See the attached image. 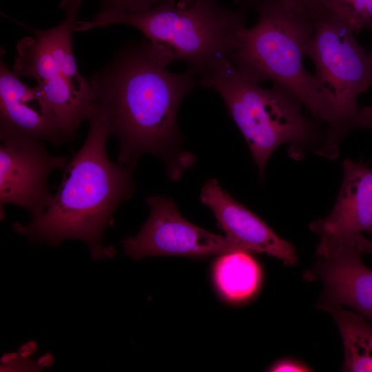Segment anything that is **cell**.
Masks as SVG:
<instances>
[{
	"instance_id": "44dd1931",
	"label": "cell",
	"mask_w": 372,
	"mask_h": 372,
	"mask_svg": "<svg viewBox=\"0 0 372 372\" xmlns=\"http://www.w3.org/2000/svg\"><path fill=\"white\" fill-rule=\"evenodd\" d=\"M355 242L362 254H372V239H368L361 234L356 238Z\"/></svg>"
},
{
	"instance_id": "ffe728a7",
	"label": "cell",
	"mask_w": 372,
	"mask_h": 372,
	"mask_svg": "<svg viewBox=\"0 0 372 372\" xmlns=\"http://www.w3.org/2000/svg\"><path fill=\"white\" fill-rule=\"evenodd\" d=\"M358 127L372 129V105L360 107Z\"/></svg>"
},
{
	"instance_id": "30bf717a",
	"label": "cell",
	"mask_w": 372,
	"mask_h": 372,
	"mask_svg": "<svg viewBox=\"0 0 372 372\" xmlns=\"http://www.w3.org/2000/svg\"><path fill=\"white\" fill-rule=\"evenodd\" d=\"M0 59V140L1 144L21 145L48 141L63 144L54 112L37 86L21 81Z\"/></svg>"
},
{
	"instance_id": "7402d4cb",
	"label": "cell",
	"mask_w": 372,
	"mask_h": 372,
	"mask_svg": "<svg viewBox=\"0 0 372 372\" xmlns=\"http://www.w3.org/2000/svg\"><path fill=\"white\" fill-rule=\"evenodd\" d=\"M194 2V0H179L176 3V6L179 8H187L190 6Z\"/></svg>"
},
{
	"instance_id": "7a4b0ae2",
	"label": "cell",
	"mask_w": 372,
	"mask_h": 372,
	"mask_svg": "<svg viewBox=\"0 0 372 372\" xmlns=\"http://www.w3.org/2000/svg\"><path fill=\"white\" fill-rule=\"evenodd\" d=\"M87 121V136L68 162L48 208L29 224H13V229L34 243L58 246L68 239L82 240L92 258L99 260L114 256V247L103 245V236L135 187L133 170L108 158V120L104 110L91 103Z\"/></svg>"
},
{
	"instance_id": "ac0fdd59",
	"label": "cell",
	"mask_w": 372,
	"mask_h": 372,
	"mask_svg": "<svg viewBox=\"0 0 372 372\" xmlns=\"http://www.w3.org/2000/svg\"><path fill=\"white\" fill-rule=\"evenodd\" d=\"M272 372H307L312 371L307 364L289 358L280 360L273 364L269 369Z\"/></svg>"
},
{
	"instance_id": "603a6c76",
	"label": "cell",
	"mask_w": 372,
	"mask_h": 372,
	"mask_svg": "<svg viewBox=\"0 0 372 372\" xmlns=\"http://www.w3.org/2000/svg\"><path fill=\"white\" fill-rule=\"evenodd\" d=\"M372 32V24L368 28ZM368 59L369 63L370 74H371V87H372V49L369 54H368Z\"/></svg>"
},
{
	"instance_id": "e0dca14e",
	"label": "cell",
	"mask_w": 372,
	"mask_h": 372,
	"mask_svg": "<svg viewBox=\"0 0 372 372\" xmlns=\"http://www.w3.org/2000/svg\"><path fill=\"white\" fill-rule=\"evenodd\" d=\"M160 0H101L99 13L131 14L146 10Z\"/></svg>"
},
{
	"instance_id": "6da1fadb",
	"label": "cell",
	"mask_w": 372,
	"mask_h": 372,
	"mask_svg": "<svg viewBox=\"0 0 372 372\" xmlns=\"http://www.w3.org/2000/svg\"><path fill=\"white\" fill-rule=\"evenodd\" d=\"M166 67L146 39L128 41L92 75L91 103L104 110L109 138L118 141L117 163L134 170L141 155L151 154L164 160L167 174L175 179L193 160L178 151L177 113L196 81L189 68L173 73Z\"/></svg>"
},
{
	"instance_id": "5bb4252c",
	"label": "cell",
	"mask_w": 372,
	"mask_h": 372,
	"mask_svg": "<svg viewBox=\"0 0 372 372\" xmlns=\"http://www.w3.org/2000/svg\"><path fill=\"white\" fill-rule=\"evenodd\" d=\"M252 254L236 249L224 254L213 267L214 283L219 293L231 302H241L252 298L258 291L262 271Z\"/></svg>"
},
{
	"instance_id": "7c38bea8",
	"label": "cell",
	"mask_w": 372,
	"mask_h": 372,
	"mask_svg": "<svg viewBox=\"0 0 372 372\" xmlns=\"http://www.w3.org/2000/svg\"><path fill=\"white\" fill-rule=\"evenodd\" d=\"M201 203L214 214L226 236L251 253L265 254L293 266L298 260L296 248L280 237L255 213L236 201L214 178L208 180L200 193Z\"/></svg>"
},
{
	"instance_id": "8992f818",
	"label": "cell",
	"mask_w": 372,
	"mask_h": 372,
	"mask_svg": "<svg viewBox=\"0 0 372 372\" xmlns=\"http://www.w3.org/2000/svg\"><path fill=\"white\" fill-rule=\"evenodd\" d=\"M82 0H62L65 17L58 25L39 30L8 17L25 28L33 37L20 40L13 72L34 79L55 116L63 144L75 138L81 123L87 121L91 104V84L79 72L72 50Z\"/></svg>"
},
{
	"instance_id": "2e32d148",
	"label": "cell",
	"mask_w": 372,
	"mask_h": 372,
	"mask_svg": "<svg viewBox=\"0 0 372 372\" xmlns=\"http://www.w3.org/2000/svg\"><path fill=\"white\" fill-rule=\"evenodd\" d=\"M315 7L344 21L354 34L372 24V0H316Z\"/></svg>"
},
{
	"instance_id": "d6986e66",
	"label": "cell",
	"mask_w": 372,
	"mask_h": 372,
	"mask_svg": "<svg viewBox=\"0 0 372 372\" xmlns=\"http://www.w3.org/2000/svg\"><path fill=\"white\" fill-rule=\"evenodd\" d=\"M316 0H283L290 8L303 12H310L315 6Z\"/></svg>"
},
{
	"instance_id": "3957f363",
	"label": "cell",
	"mask_w": 372,
	"mask_h": 372,
	"mask_svg": "<svg viewBox=\"0 0 372 372\" xmlns=\"http://www.w3.org/2000/svg\"><path fill=\"white\" fill-rule=\"evenodd\" d=\"M235 1L259 15L252 28L244 30L229 56L238 74L256 83L271 80L286 86L313 118L331 128L335 120L333 97L304 65L312 14L290 8L283 0Z\"/></svg>"
},
{
	"instance_id": "277c9868",
	"label": "cell",
	"mask_w": 372,
	"mask_h": 372,
	"mask_svg": "<svg viewBox=\"0 0 372 372\" xmlns=\"http://www.w3.org/2000/svg\"><path fill=\"white\" fill-rule=\"evenodd\" d=\"M247 10H233L216 0H194L187 8L174 0H160L144 11L131 14L98 12L91 21H77L75 31L114 24L141 31L155 56L165 66L182 61L199 77L229 59L245 25Z\"/></svg>"
},
{
	"instance_id": "5b68a950",
	"label": "cell",
	"mask_w": 372,
	"mask_h": 372,
	"mask_svg": "<svg viewBox=\"0 0 372 372\" xmlns=\"http://www.w3.org/2000/svg\"><path fill=\"white\" fill-rule=\"evenodd\" d=\"M199 78L200 84L214 89L223 99L261 179L268 160L279 146L288 143L291 155L299 158L323 137L320 122L302 114L304 106L293 92L277 82L267 89L242 78L229 59Z\"/></svg>"
},
{
	"instance_id": "8fae6325",
	"label": "cell",
	"mask_w": 372,
	"mask_h": 372,
	"mask_svg": "<svg viewBox=\"0 0 372 372\" xmlns=\"http://www.w3.org/2000/svg\"><path fill=\"white\" fill-rule=\"evenodd\" d=\"M316 254L319 260L305 276L324 283L319 307L347 306L372 323V269L355 244L320 240Z\"/></svg>"
},
{
	"instance_id": "4fadbf2b",
	"label": "cell",
	"mask_w": 372,
	"mask_h": 372,
	"mask_svg": "<svg viewBox=\"0 0 372 372\" xmlns=\"http://www.w3.org/2000/svg\"><path fill=\"white\" fill-rule=\"evenodd\" d=\"M342 167V182L333 209L309 228L320 240L355 244L363 232L372 237V168L350 159Z\"/></svg>"
},
{
	"instance_id": "ba28073f",
	"label": "cell",
	"mask_w": 372,
	"mask_h": 372,
	"mask_svg": "<svg viewBox=\"0 0 372 372\" xmlns=\"http://www.w3.org/2000/svg\"><path fill=\"white\" fill-rule=\"evenodd\" d=\"M146 202L150 213L145 223L136 236L122 241L125 254L134 259L153 256L205 257L244 249L227 236L187 221L170 198L151 196Z\"/></svg>"
},
{
	"instance_id": "9a60e30c",
	"label": "cell",
	"mask_w": 372,
	"mask_h": 372,
	"mask_svg": "<svg viewBox=\"0 0 372 372\" xmlns=\"http://www.w3.org/2000/svg\"><path fill=\"white\" fill-rule=\"evenodd\" d=\"M333 318L344 346L342 371L372 372V323L355 311L333 307L326 309Z\"/></svg>"
},
{
	"instance_id": "52a82bcc",
	"label": "cell",
	"mask_w": 372,
	"mask_h": 372,
	"mask_svg": "<svg viewBox=\"0 0 372 372\" xmlns=\"http://www.w3.org/2000/svg\"><path fill=\"white\" fill-rule=\"evenodd\" d=\"M307 56L313 61L314 76L331 94L335 120L325 132L318 154L329 159L338 154L340 141L358 127L360 94L371 87L368 54L354 32L338 17L316 7Z\"/></svg>"
},
{
	"instance_id": "9c48e42d",
	"label": "cell",
	"mask_w": 372,
	"mask_h": 372,
	"mask_svg": "<svg viewBox=\"0 0 372 372\" xmlns=\"http://www.w3.org/2000/svg\"><path fill=\"white\" fill-rule=\"evenodd\" d=\"M70 157L48 152L43 141L0 145V211L5 205L27 210L32 219L40 216L50 204L53 195L48 179L54 170L64 169Z\"/></svg>"
}]
</instances>
